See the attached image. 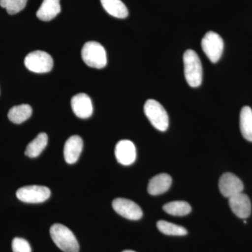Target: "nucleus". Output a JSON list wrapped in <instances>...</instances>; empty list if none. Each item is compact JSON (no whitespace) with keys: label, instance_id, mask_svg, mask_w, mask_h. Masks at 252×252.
I'll return each mask as SVG.
<instances>
[{"label":"nucleus","instance_id":"1","mask_svg":"<svg viewBox=\"0 0 252 252\" xmlns=\"http://www.w3.org/2000/svg\"><path fill=\"white\" fill-rule=\"evenodd\" d=\"M50 234L54 243L64 252H79V245L74 233L65 225L56 223L50 228Z\"/></svg>","mask_w":252,"mask_h":252},{"label":"nucleus","instance_id":"2","mask_svg":"<svg viewBox=\"0 0 252 252\" xmlns=\"http://www.w3.org/2000/svg\"><path fill=\"white\" fill-rule=\"evenodd\" d=\"M183 59L186 80L191 87H198L203 81V67L198 54L189 49L184 54Z\"/></svg>","mask_w":252,"mask_h":252},{"label":"nucleus","instance_id":"3","mask_svg":"<svg viewBox=\"0 0 252 252\" xmlns=\"http://www.w3.org/2000/svg\"><path fill=\"white\" fill-rule=\"evenodd\" d=\"M81 57L89 67L102 69L107 65V53L102 44L96 41H89L83 46Z\"/></svg>","mask_w":252,"mask_h":252},{"label":"nucleus","instance_id":"4","mask_svg":"<svg viewBox=\"0 0 252 252\" xmlns=\"http://www.w3.org/2000/svg\"><path fill=\"white\" fill-rule=\"evenodd\" d=\"M144 114L152 125L157 130L166 131L169 126L167 112L161 104L153 99H149L144 107Z\"/></svg>","mask_w":252,"mask_h":252},{"label":"nucleus","instance_id":"5","mask_svg":"<svg viewBox=\"0 0 252 252\" xmlns=\"http://www.w3.org/2000/svg\"><path fill=\"white\" fill-rule=\"evenodd\" d=\"M201 47L209 60L215 63L218 62L221 57L224 44L220 34L210 31L203 36Z\"/></svg>","mask_w":252,"mask_h":252},{"label":"nucleus","instance_id":"6","mask_svg":"<svg viewBox=\"0 0 252 252\" xmlns=\"http://www.w3.org/2000/svg\"><path fill=\"white\" fill-rule=\"evenodd\" d=\"M25 65L31 72H49L54 66V61L49 54L42 51H35L26 56Z\"/></svg>","mask_w":252,"mask_h":252},{"label":"nucleus","instance_id":"7","mask_svg":"<svg viewBox=\"0 0 252 252\" xmlns=\"http://www.w3.org/2000/svg\"><path fill=\"white\" fill-rule=\"evenodd\" d=\"M51 190L44 186H26L18 189L16 197L18 200L26 203H41L50 198Z\"/></svg>","mask_w":252,"mask_h":252},{"label":"nucleus","instance_id":"8","mask_svg":"<svg viewBox=\"0 0 252 252\" xmlns=\"http://www.w3.org/2000/svg\"><path fill=\"white\" fill-rule=\"evenodd\" d=\"M112 207L119 215L129 220H140L143 215L140 207L128 199H115L113 200Z\"/></svg>","mask_w":252,"mask_h":252},{"label":"nucleus","instance_id":"9","mask_svg":"<svg viewBox=\"0 0 252 252\" xmlns=\"http://www.w3.org/2000/svg\"><path fill=\"white\" fill-rule=\"evenodd\" d=\"M219 187L220 193L225 198H230L233 195L243 192L244 185L242 181L230 172H226L220 177Z\"/></svg>","mask_w":252,"mask_h":252},{"label":"nucleus","instance_id":"10","mask_svg":"<svg viewBox=\"0 0 252 252\" xmlns=\"http://www.w3.org/2000/svg\"><path fill=\"white\" fill-rule=\"evenodd\" d=\"M115 157L122 165H132L136 160V148L133 142L130 140L119 141L115 147Z\"/></svg>","mask_w":252,"mask_h":252},{"label":"nucleus","instance_id":"11","mask_svg":"<svg viewBox=\"0 0 252 252\" xmlns=\"http://www.w3.org/2000/svg\"><path fill=\"white\" fill-rule=\"evenodd\" d=\"M71 105L74 114L80 119H88L94 112L92 102L88 94H75L71 100Z\"/></svg>","mask_w":252,"mask_h":252},{"label":"nucleus","instance_id":"12","mask_svg":"<svg viewBox=\"0 0 252 252\" xmlns=\"http://www.w3.org/2000/svg\"><path fill=\"white\" fill-rule=\"evenodd\" d=\"M229 205L232 211L239 218H248L251 214V201L248 195L243 192L230 197Z\"/></svg>","mask_w":252,"mask_h":252},{"label":"nucleus","instance_id":"13","mask_svg":"<svg viewBox=\"0 0 252 252\" xmlns=\"http://www.w3.org/2000/svg\"><path fill=\"white\" fill-rule=\"evenodd\" d=\"M83 149V140L79 136L69 137L64 147V158L68 164H74L80 157Z\"/></svg>","mask_w":252,"mask_h":252},{"label":"nucleus","instance_id":"14","mask_svg":"<svg viewBox=\"0 0 252 252\" xmlns=\"http://www.w3.org/2000/svg\"><path fill=\"white\" fill-rule=\"evenodd\" d=\"M172 177L165 173L159 174L149 181L148 192L152 195H160L165 193L172 185Z\"/></svg>","mask_w":252,"mask_h":252},{"label":"nucleus","instance_id":"15","mask_svg":"<svg viewBox=\"0 0 252 252\" xmlns=\"http://www.w3.org/2000/svg\"><path fill=\"white\" fill-rule=\"evenodd\" d=\"M61 11L60 0H44L36 12V16L42 21L54 19Z\"/></svg>","mask_w":252,"mask_h":252},{"label":"nucleus","instance_id":"16","mask_svg":"<svg viewBox=\"0 0 252 252\" xmlns=\"http://www.w3.org/2000/svg\"><path fill=\"white\" fill-rule=\"evenodd\" d=\"M104 10L111 16L117 18H125L128 10L121 0H100Z\"/></svg>","mask_w":252,"mask_h":252},{"label":"nucleus","instance_id":"17","mask_svg":"<svg viewBox=\"0 0 252 252\" xmlns=\"http://www.w3.org/2000/svg\"><path fill=\"white\" fill-rule=\"evenodd\" d=\"M32 114V109L29 104L14 106L8 113V118L11 122L21 124L27 121Z\"/></svg>","mask_w":252,"mask_h":252},{"label":"nucleus","instance_id":"18","mask_svg":"<svg viewBox=\"0 0 252 252\" xmlns=\"http://www.w3.org/2000/svg\"><path fill=\"white\" fill-rule=\"evenodd\" d=\"M48 144V136L44 132H41L36 136L31 143L28 144L25 154L30 158L39 157L44 150Z\"/></svg>","mask_w":252,"mask_h":252},{"label":"nucleus","instance_id":"19","mask_svg":"<svg viewBox=\"0 0 252 252\" xmlns=\"http://www.w3.org/2000/svg\"><path fill=\"white\" fill-rule=\"evenodd\" d=\"M240 130L247 140L252 142V109L245 106L240 112Z\"/></svg>","mask_w":252,"mask_h":252},{"label":"nucleus","instance_id":"20","mask_svg":"<svg viewBox=\"0 0 252 252\" xmlns=\"http://www.w3.org/2000/svg\"><path fill=\"white\" fill-rule=\"evenodd\" d=\"M164 211L172 216L183 217L191 212V207L186 201H172L162 207Z\"/></svg>","mask_w":252,"mask_h":252},{"label":"nucleus","instance_id":"21","mask_svg":"<svg viewBox=\"0 0 252 252\" xmlns=\"http://www.w3.org/2000/svg\"><path fill=\"white\" fill-rule=\"evenodd\" d=\"M157 228L165 235L184 236L187 234V230L185 228L166 220H161L158 221Z\"/></svg>","mask_w":252,"mask_h":252},{"label":"nucleus","instance_id":"22","mask_svg":"<svg viewBox=\"0 0 252 252\" xmlns=\"http://www.w3.org/2000/svg\"><path fill=\"white\" fill-rule=\"evenodd\" d=\"M27 2L28 0H0V6L5 8L8 14L14 15L22 11Z\"/></svg>","mask_w":252,"mask_h":252},{"label":"nucleus","instance_id":"23","mask_svg":"<svg viewBox=\"0 0 252 252\" xmlns=\"http://www.w3.org/2000/svg\"><path fill=\"white\" fill-rule=\"evenodd\" d=\"M13 252H32L31 247L27 240L16 238L12 241Z\"/></svg>","mask_w":252,"mask_h":252},{"label":"nucleus","instance_id":"24","mask_svg":"<svg viewBox=\"0 0 252 252\" xmlns=\"http://www.w3.org/2000/svg\"><path fill=\"white\" fill-rule=\"evenodd\" d=\"M122 252H135L132 251V250H125V251H124Z\"/></svg>","mask_w":252,"mask_h":252}]
</instances>
